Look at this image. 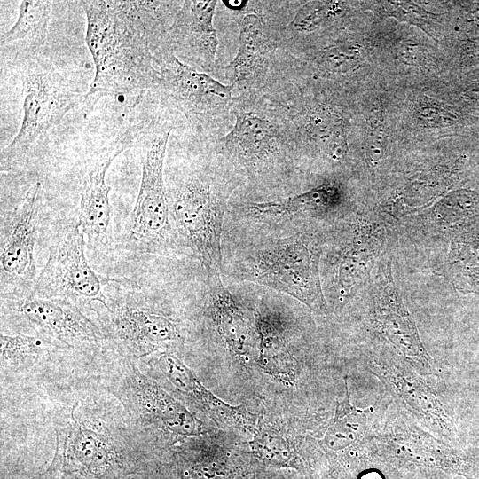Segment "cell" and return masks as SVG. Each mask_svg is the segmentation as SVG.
<instances>
[{
    "label": "cell",
    "mask_w": 479,
    "mask_h": 479,
    "mask_svg": "<svg viewBox=\"0 0 479 479\" xmlns=\"http://www.w3.org/2000/svg\"><path fill=\"white\" fill-rule=\"evenodd\" d=\"M85 40L95 75L84 96L85 115L104 97H139L158 83L153 52L127 1H82Z\"/></svg>",
    "instance_id": "6da1fadb"
},
{
    "label": "cell",
    "mask_w": 479,
    "mask_h": 479,
    "mask_svg": "<svg viewBox=\"0 0 479 479\" xmlns=\"http://www.w3.org/2000/svg\"><path fill=\"white\" fill-rule=\"evenodd\" d=\"M318 247L299 233L252 248L239 264V278L285 293L310 310L323 312L326 302L319 277Z\"/></svg>",
    "instance_id": "7a4b0ae2"
},
{
    "label": "cell",
    "mask_w": 479,
    "mask_h": 479,
    "mask_svg": "<svg viewBox=\"0 0 479 479\" xmlns=\"http://www.w3.org/2000/svg\"><path fill=\"white\" fill-rule=\"evenodd\" d=\"M22 74L23 118L2 159L25 153L40 137L59 124L74 107L82 104L84 93L59 69L36 57L27 59Z\"/></svg>",
    "instance_id": "3957f363"
},
{
    "label": "cell",
    "mask_w": 479,
    "mask_h": 479,
    "mask_svg": "<svg viewBox=\"0 0 479 479\" xmlns=\"http://www.w3.org/2000/svg\"><path fill=\"white\" fill-rule=\"evenodd\" d=\"M227 193L210 177L196 175L175 192L172 214L187 247L201 263L207 277L221 275V235Z\"/></svg>",
    "instance_id": "277c9868"
},
{
    "label": "cell",
    "mask_w": 479,
    "mask_h": 479,
    "mask_svg": "<svg viewBox=\"0 0 479 479\" xmlns=\"http://www.w3.org/2000/svg\"><path fill=\"white\" fill-rule=\"evenodd\" d=\"M107 281L90 266L85 256L84 235L77 224L51 247L31 294L63 299L76 305L99 302L108 309L104 294Z\"/></svg>",
    "instance_id": "5b68a950"
},
{
    "label": "cell",
    "mask_w": 479,
    "mask_h": 479,
    "mask_svg": "<svg viewBox=\"0 0 479 479\" xmlns=\"http://www.w3.org/2000/svg\"><path fill=\"white\" fill-rule=\"evenodd\" d=\"M43 186L35 182L21 203L5 219L1 230V294H25L36 279L34 257Z\"/></svg>",
    "instance_id": "8992f818"
},
{
    "label": "cell",
    "mask_w": 479,
    "mask_h": 479,
    "mask_svg": "<svg viewBox=\"0 0 479 479\" xmlns=\"http://www.w3.org/2000/svg\"><path fill=\"white\" fill-rule=\"evenodd\" d=\"M171 129L156 132L142 162V177L132 213L130 236L144 244L165 245L171 237V224L164 184V159Z\"/></svg>",
    "instance_id": "52a82bcc"
},
{
    "label": "cell",
    "mask_w": 479,
    "mask_h": 479,
    "mask_svg": "<svg viewBox=\"0 0 479 479\" xmlns=\"http://www.w3.org/2000/svg\"><path fill=\"white\" fill-rule=\"evenodd\" d=\"M138 132V127H132L109 142L96 157L84 178L78 224L94 250L109 248L113 240L111 188L106 182V172L114 160L132 145Z\"/></svg>",
    "instance_id": "ba28073f"
},
{
    "label": "cell",
    "mask_w": 479,
    "mask_h": 479,
    "mask_svg": "<svg viewBox=\"0 0 479 479\" xmlns=\"http://www.w3.org/2000/svg\"><path fill=\"white\" fill-rule=\"evenodd\" d=\"M153 59L160 67L158 83L182 110L203 114L224 106L232 98L233 85L218 82L183 62L172 51L158 48Z\"/></svg>",
    "instance_id": "9c48e42d"
},
{
    "label": "cell",
    "mask_w": 479,
    "mask_h": 479,
    "mask_svg": "<svg viewBox=\"0 0 479 479\" xmlns=\"http://www.w3.org/2000/svg\"><path fill=\"white\" fill-rule=\"evenodd\" d=\"M377 273L373 291L376 326L419 372L431 373L430 357L395 287L390 263H380Z\"/></svg>",
    "instance_id": "30bf717a"
},
{
    "label": "cell",
    "mask_w": 479,
    "mask_h": 479,
    "mask_svg": "<svg viewBox=\"0 0 479 479\" xmlns=\"http://www.w3.org/2000/svg\"><path fill=\"white\" fill-rule=\"evenodd\" d=\"M217 1H184L168 32L167 49L178 59L210 71L217 51L214 15Z\"/></svg>",
    "instance_id": "8fae6325"
},
{
    "label": "cell",
    "mask_w": 479,
    "mask_h": 479,
    "mask_svg": "<svg viewBox=\"0 0 479 479\" xmlns=\"http://www.w3.org/2000/svg\"><path fill=\"white\" fill-rule=\"evenodd\" d=\"M14 310L67 345L106 338L76 304L67 300L31 294L20 299Z\"/></svg>",
    "instance_id": "7c38bea8"
},
{
    "label": "cell",
    "mask_w": 479,
    "mask_h": 479,
    "mask_svg": "<svg viewBox=\"0 0 479 479\" xmlns=\"http://www.w3.org/2000/svg\"><path fill=\"white\" fill-rule=\"evenodd\" d=\"M110 311L114 334L137 356L147 355L179 338L176 324L160 312L135 306Z\"/></svg>",
    "instance_id": "4fadbf2b"
},
{
    "label": "cell",
    "mask_w": 479,
    "mask_h": 479,
    "mask_svg": "<svg viewBox=\"0 0 479 479\" xmlns=\"http://www.w3.org/2000/svg\"><path fill=\"white\" fill-rule=\"evenodd\" d=\"M371 367L373 373L381 378L390 391L415 415L444 435L452 433V423L449 416L422 381L400 366L374 361Z\"/></svg>",
    "instance_id": "5bb4252c"
},
{
    "label": "cell",
    "mask_w": 479,
    "mask_h": 479,
    "mask_svg": "<svg viewBox=\"0 0 479 479\" xmlns=\"http://www.w3.org/2000/svg\"><path fill=\"white\" fill-rule=\"evenodd\" d=\"M207 305L225 346L246 357L253 344V326L246 310L223 284L221 275L207 277Z\"/></svg>",
    "instance_id": "9a60e30c"
},
{
    "label": "cell",
    "mask_w": 479,
    "mask_h": 479,
    "mask_svg": "<svg viewBox=\"0 0 479 479\" xmlns=\"http://www.w3.org/2000/svg\"><path fill=\"white\" fill-rule=\"evenodd\" d=\"M156 365L180 393L193 399L219 421L245 428H250L254 425V415L240 407L232 406L216 397L175 355L163 353L157 358Z\"/></svg>",
    "instance_id": "2e32d148"
},
{
    "label": "cell",
    "mask_w": 479,
    "mask_h": 479,
    "mask_svg": "<svg viewBox=\"0 0 479 479\" xmlns=\"http://www.w3.org/2000/svg\"><path fill=\"white\" fill-rule=\"evenodd\" d=\"M342 199L339 186L329 183L292 197L250 203L245 208V213L260 223L280 224L325 214L338 207Z\"/></svg>",
    "instance_id": "e0dca14e"
},
{
    "label": "cell",
    "mask_w": 479,
    "mask_h": 479,
    "mask_svg": "<svg viewBox=\"0 0 479 479\" xmlns=\"http://www.w3.org/2000/svg\"><path fill=\"white\" fill-rule=\"evenodd\" d=\"M134 397L138 410L168 431L184 436H198L202 432L201 422L155 383L137 379Z\"/></svg>",
    "instance_id": "ac0fdd59"
},
{
    "label": "cell",
    "mask_w": 479,
    "mask_h": 479,
    "mask_svg": "<svg viewBox=\"0 0 479 479\" xmlns=\"http://www.w3.org/2000/svg\"><path fill=\"white\" fill-rule=\"evenodd\" d=\"M225 148L244 163L265 161L277 149L278 133L267 119L252 113L236 117L231 131L223 137Z\"/></svg>",
    "instance_id": "d6986e66"
},
{
    "label": "cell",
    "mask_w": 479,
    "mask_h": 479,
    "mask_svg": "<svg viewBox=\"0 0 479 479\" xmlns=\"http://www.w3.org/2000/svg\"><path fill=\"white\" fill-rule=\"evenodd\" d=\"M51 1L24 0L20 2L17 20L1 36L2 50H17L19 56L34 58L45 43L51 13Z\"/></svg>",
    "instance_id": "ffe728a7"
},
{
    "label": "cell",
    "mask_w": 479,
    "mask_h": 479,
    "mask_svg": "<svg viewBox=\"0 0 479 479\" xmlns=\"http://www.w3.org/2000/svg\"><path fill=\"white\" fill-rule=\"evenodd\" d=\"M239 49L234 59L225 67L227 80L234 83L252 75L269 47L265 22L258 13H247L239 17Z\"/></svg>",
    "instance_id": "44dd1931"
},
{
    "label": "cell",
    "mask_w": 479,
    "mask_h": 479,
    "mask_svg": "<svg viewBox=\"0 0 479 479\" xmlns=\"http://www.w3.org/2000/svg\"><path fill=\"white\" fill-rule=\"evenodd\" d=\"M259 337V365L269 374L286 381L294 380V363L276 321L266 313L256 317Z\"/></svg>",
    "instance_id": "7402d4cb"
},
{
    "label": "cell",
    "mask_w": 479,
    "mask_h": 479,
    "mask_svg": "<svg viewBox=\"0 0 479 479\" xmlns=\"http://www.w3.org/2000/svg\"><path fill=\"white\" fill-rule=\"evenodd\" d=\"M254 456L263 464L278 468L303 469V464L295 451L278 430L259 420L251 442Z\"/></svg>",
    "instance_id": "603a6c76"
},
{
    "label": "cell",
    "mask_w": 479,
    "mask_h": 479,
    "mask_svg": "<svg viewBox=\"0 0 479 479\" xmlns=\"http://www.w3.org/2000/svg\"><path fill=\"white\" fill-rule=\"evenodd\" d=\"M344 398L337 404L335 414L324 436L325 444L331 450H341L356 442L364 433L365 412L354 407L349 400L347 381Z\"/></svg>",
    "instance_id": "cb8c5ba5"
},
{
    "label": "cell",
    "mask_w": 479,
    "mask_h": 479,
    "mask_svg": "<svg viewBox=\"0 0 479 479\" xmlns=\"http://www.w3.org/2000/svg\"><path fill=\"white\" fill-rule=\"evenodd\" d=\"M306 128L310 137L331 158L339 160L345 154L344 130L337 115L327 111L316 112L309 117Z\"/></svg>",
    "instance_id": "d4e9b609"
},
{
    "label": "cell",
    "mask_w": 479,
    "mask_h": 479,
    "mask_svg": "<svg viewBox=\"0 0 479 479\" xmlns=\"http://www.w3.org/2000/svg\"><path fill=\"white\" fill-rule=\"evenodd\" d=\"M45 350L43 341L37 336L19 334L0 335L2 365L20 366L35 359Z\"/></svg>",
    "instance_id": "484cf974"
},
{
    "label": "cell",
    "mask_w": 479,
    "mask_h": 479,
    "mask_svg": "<svg viewBox=\"0 0 479 479\" xmlns=\"http://www.w3.org/2000/svg\"><path fill=\"white\" fill-rule=\"evenodd\" d=\"M372 249L366 243L355 241L346 249L339 264L340 286L349 290L363 277L372 257Z\"/></svg>",
    "instance_id": "4316f807"
},
{
    "label": "cell",
    "mask_w": 479,
    "mask_h": 479,
    "mask_svg": "<svg viewBox=\"0 0 479 479\" xmlns=\"http://www.w3.org/2000/svg\"><path fill=\"white\" fill-rule=\"evenodd\" d=\"M338 4L326 1L309 2L297 12L291 27L299 32L313 31L336 10Z\"/></svg>",
    "instance_id": "83f0119b"
},
{
    "label": "cell",
    "mask_w": 479,
    "mask_h": 479,
    "mask_svg": "<svg viewBox=\"0 0 479 479\" xmlns=\"http://www.w3.org/2000/svg\"><path fill=\"white\" fill-rule=\"evenodd\" d=\"M359 50L350 44H341L326 49L318 59L319 67L330 73H344L357 65Z\"/></svg>",
    "instance_id": "f1b7e54d"
},
{
    "label": "cell",
    "mask_w": 479,
    "mask_h": 479,
    "mask_svg": "<svg viewBox=\"0 0 479 479\" xmlns=\"http://www.w3.org/2000/svg\"><path fill=\"white\" fill-rule=\"evenodd\" d=\"M385 146V130L382 122L375 121L368 135L366 153L369 161L377 163L383 155Z\"/></svg>",
    "instance_id": "f546056e"
},
{
    "label": "cell",
    "mask_w": 479,
    "mask_h": 479,
    "mask_svg": "<svg viewBox=\"0 0 479 479\" xmlns=\"http://www.w3.org/2000/svg\"><path fill=\"white\" fill-rule=\"evenodd\" d=\"M418 116L421 122L430 127L444 125L450 120L447 113L436 105L422 106L419 109Z\"/></svg>",
    "instance_id": "4dcf8cb0"
},
{
    "label": "cell",
    "mask_w": 479,
    "mask_h": 479,
    "mask_svg": "<svg viewBox=\"0 0 479 479\" xmlns=\"http://www.w3.org/2000/svg\"><path fill=\"white\" fill-rule=\"evenodd\" d=\"M33 479H68V478L63 477L61 475L53 476L51 471L49 470V468H47L44 471H43L41 474L35 476Z\"/></svg>",
    "instance_id": "1f68e13d"
},
{
    "label": "cell",
    "mask_w": 479,
    "mask_h": 479,
    "mask_svg": "<svg viewBox=\"0 0 479 479\" xmlns=\"http://www.w3.org/2000/svg\"><path fill=\"white\" fill-rule=\"evenodd\" d=\"M126 479H161L160 476L154 475L152 472L136 475Z\"/></svg>",
    "instance_id": "d6a6232c"
}]
</instances>
